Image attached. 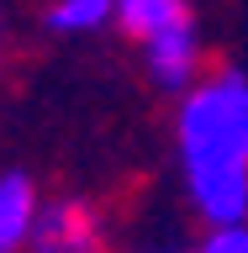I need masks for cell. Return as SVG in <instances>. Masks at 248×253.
I'll list each match as a JSON object with an SVG mask.
<instances>
[{
	"instance_id": "obj_2",
	"label": "cell",
	"mask_w": 248,
	"mask_h": 253,
	"mask_svg": "<svg viewBox=\"0 0 248 253\" xmlns=\"http://www.w3.org/2000/svg\"><path fill=\"white\" fill-rule=\"evenodd\" d=\"M27 253H116V243H111L106 211H100L90 195L58 190V195H48L43 221H37Z\"/></svg>"
},
{
	"instance_id": "obj_1",
	"label": "cell",
	"mask_w": 248,
	"mask_h": 253,
	"mask_svg": "<svg viewBox=\"0 0 248 253\" xmlns=\"http://www.w3.org/2000/svg\"><path fill=\"white\" fill-rule=\"evenodd\" d=\"M169 164L180 201L206 232L248 221V69L211 63V74L169 100Z\"/></svg>"
},
{
	"instance_id": "obj_3",
	"label": "cell",
	"mask_w": 248,
	"mask_h": 253,
	"mask_svg": "<svg viewBox=\"0 0 248 253\" xmlns=\"http://www.w3.org/2000/svg\"><path fill=\"white\" fill-rule=\"evenodd\" d=\"M48 190L43 179L21 164H0V253H27L32 232L43 221Z\"/></svg>"
},
{
	"instance_id": "obj_7",
	"label": "cell",
	"mask_w": 248,
	"mask_h": 253,
	"mask_svg": "<svg viewBox=\"0 0 248 253\" xmlns=\"http://www.w3.org/2000/svg\"><path fill=\"white\" fill-rule=\"evenodd\" d=\"M11 53H16V5H11V0H0V74H5Z\"/></svg>"
},
{
	"instance_id": "obj_4",
	"label": "cell",
	"mask_w": 248,
	"mask_h": 253,
	"mask_svg": "<svg viewBox=\"0 0 248 253\" xmlns=\"http://www.w3.org/2000/svg\"><path fill=\"white\" fill-rule=\"evenodd\" d=\"M37 27L58 42H90L116 27V0H43Z\"/></svg>"
},
{
	"instance_id": "obj_5",
	"label": "cell",
	"mask_w": 248,
	"mask_h": 253,
	"mask_svg": "<svg viewBox=\"0 0 248 253\" xmlns=\"http://www.w3.org/2000/svg\"><path fill=\"white\" fill-rule=\"evenodd\" d=\"M185 21H196L190 0H116V32L132 47L158 37V32H169V27H185Z\"/></svg>"
},
{
	"instance_id": "obj_8",
	"label": "cell",
	"mask_w": 248,
	"mask_h": 253,
	"mask_svg": "<svg viewBox=\"0 0 248 253\" xmlns=\"http://www.w3.org/2000/svg\"><path fill=\"white\" fill-rule=\"evenodd\" d=\"M132 253H201V248H185V243H158V248H132Z\"/></svg>"
},
{
	"instance_id": "obj_6",
	"label": "cell",
	"mask_w": 248,
	"mask_h": 253,
	"mask_svg": "<svg viewBox=\"0 0 248 253\" xmlns=\"http://www.w3.org/2000/svg\"><path fill=\"white\" fill-rule=\"evenodd\" d=\"M196 248H201V253H248V221H243V227H222V232H206Z\"/></svg>"
}]
</instances>
